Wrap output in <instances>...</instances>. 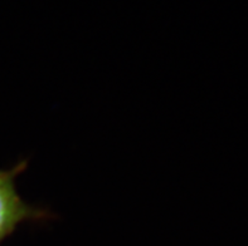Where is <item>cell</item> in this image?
<instances>
[{"label":"cell","instance_id":"1","mask_svg":"<svg viewBox=\"0 0 248 246\" xmlns=\"http://www.w3.org/2000/svg\"><path fill=\"white\" fill-rule=\"evenodd\" d=\"M28 167V161H20L14 167L0 168V245L25 222H42L53 217L48 209L31 205L20 196L16 178Z\"/></svg>","mask_w":248,"mask_h":246}]
</instances>
